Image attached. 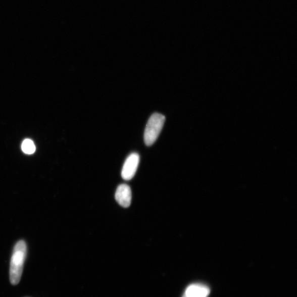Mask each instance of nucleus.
<instances>
[{
	"instance_id": "nucleus-1",
	"label": "nucleus",
	"mask_w": 297,
	"mask_h": 297,
	"mask_svg": "<svg viewBox=\"0 0 297 297\" xmlns=\"http://www.w3.org/2000/svg\"><path fill=\"white\" fill-rule=\"evenodd\" d=\"M27 253L26 242L23 240L18 241L14 247L11 259L10 278L13 285H17L20 282Z\"/></svg>"
},
{
	"instance_id": "nucleus-2",
	"label": "nucleus",
	"mask_w": 297,
	"mask_h": 297,
	"mask_svg": "<svg viewBox=\"0 0 297 297\" xmlns=\"http://www.w3.org/2000/svg\"><path fill=\"white\" fill-rule=\"evenodd\" d=\"M165 121V117L162 114H153L147 123L144 132V142L147 146L152 145L157 140L162 131Z\"/></svg>"
},
{
	"instance_id": "nucleus-3",
	"label": "nucleus",
	"mask_w": 297,
	"mask_h": 297,
	"mask_svg": "<svg viewBox=\"0 0 297 297\" xmlns=\"http://www.w3.org/2000/svg\"><path fill=\"white\" fill-rule=\"evenodd\" d=\"M139 156L137 153L129 155L124 164L122 170V177L126 181L131 180L137 171L139 163Z\"/></svg>"
},
{
	"instance_id": "nucleus-4",
	"label": "nucleus",
	"mask_w": 297,
	"mask_h": 297,
	"mask_svg": "<svg viewBox=\"0 0 297 297\" xmlns=\"http://www.w3.org/2000/svg\"><path fill=\"white\" fill-rule=\"evenodd\" d=\"M115 199L121 206L123 208H128L131 205L132 201V191L127 184H120L117 187Z\"/></svg>"
},
{
	"instance_id": "nucleus-5",
	"label": "nucleus",
	"mask_w": 297,
	"mask_h": 297,
	"mask_svg": "<svg viewBox=\"0 0 297 297\" xmlns=\"http://www.w3.org/2000/svg\"><path fill=\"white\" fill-rule=\"evenodd\" d=\"M210 293V288L202 284H191L186 289L182 297H207Z\"/></svg>"
},
{
	"instance_id": "nucleus-6",
	"label": "nucleus",
	"mask_w": 297,
	"mask_h": 297,
	"mask_svg": "<svg viewBox=\"0 0 297 297\" xmlns=\"http://www.w3.org/2000/svg\"><path fill=\"white\" fill-rule=\"evenodd\" d=\"M23 152L26 154H33L35 152V146L33 141L30 139L24 140L22 145Z\"/></svg>"
}]
</instances>
